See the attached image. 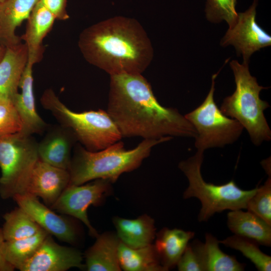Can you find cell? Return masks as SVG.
I'll use <instances>...</instances> for the list:
<instances>
[{
    "label": "cell",
    "instance_id": "32",
    "mask_svg": "<svg viewBox=\"0 0 271 271\" xmlns=\"http://www.w3.org/2000/svg\"><path fill=\"white\" fill-rule=\"evenodd\" d=\"M68 0H39L59 20H66L69 16L67 12Z\"/></svg>",
    "mask_w": 271,
    "mask_h": 271
},
{
    "label": "cell",
    "instance_id": "34",
    "mask_svg": "<svg viewBox=\"0 0 271 271\" xmlns=\"http://www.w3.org/2000/svg\"><path fill=\"white\" fill-rule=\"evenodd\" d=\"M6 51V48L0 46V61L2 60Z\"/></svg>",
    "mask_w": 271,
    "mask_h": 271
},
{
    "label": "cell",
    "instance_id": "31",
    "mask_svg": "<svg viewBox=\"0 0 271 271\" xmlns=\"http://www.w3.org/2000/svg\"><path fill=\"white\" fill-rule=\"evenodd\" d=\"M180 271H203L196 252L190 243H188L177 265Z\"/></svg>",
    "mask_w": 271,
    "mask_h": 271
},
{
    "label": "cell",
    "instance_id": "5",
    "mask_svg": "<svg viewBox=\"0 0 271 271\" xmlns=\"http://www.w3.org/2000/svg\"><path fill=\"white\" fill-rule=\"evenodd\" d=\"M41 104L74 136L77 142L89 151H97L120 141L122 135L107 111L102 109L73 111L62 103L51 89L41 98Z\"/></svg>",
    "mask_w": 271,
    "mask_h": 271
},
{
    "label": "cell",
    "instance_id": "20",
    "mask_svg": "<svg viewBox=\"0 0 271 271\" xmlns=\"http://www.w3.org/2000/svg\"><path fill=\"white\" fill-rule=\"evenodd\" d=\"M219 240L209 233L205 234V241L195 239L190 243L196 252L203 271H242L244 264L234 256L223 252Z\"/></svg>",
    "mask_w": 271,
    "mask_h": 271
},
{
    "label": "cell",
    "instance_id": "11",
    "mask_svg": "<svg viewBox=\"0 0 271 271\" xmlns=\"http://www.w3.org/2000/svg\"><path fill=\"white\" fill-rule=\"evenodd\" d=\"M81 252L57 243L49 234L21 271H65L72 267L85 268Z\"/></svg>",
    "mask_w": 271,
    "mask_h": 271
},
{
    "label": "cell",
    "instance_id": "7",
    "mask_svg": "<svg viewBox=\"0 0 271 271\" xmlns=\"http://www.w3.org/2000/svg\"><path fill=\"white\" fill-rule=\"evenodd\" d=\"M21 131L0 138V196L4 199L26 193L39 159L38 143Z\"/></svg>",
    "mask_w": 271,
    "mask_h": 271
},
{
    "label": "cell",
    "instance_id": "22",
    "mask_svg": "<svg viewBox=\"0 0 271 271\" xmlns=\"http://www.w3.org/2000/svg\"><path fill=\"white\" fill-rule=\"evenodd\" d=\"M195 233L181 229L164 228L156 234L154 245L166 271L174 267Z\"/></svg>",
    "mask_w": 271,
    "mask_h": 271
},
{
    "label": "cell",
    "instance_id": "6",
    "mask_svg": "<svg viewBox=\"0 0 271 271\" xmlns=\"http://www.w3.org/2000/svg\"><path fill=\"white\" fill-rule=\"evenodd\" d=\"M203 159L204 152L197 150L193 156L181 161L178 165L189 183L183 198L195 197L201 202L199 221H207L215 213L226 210L246 209L247 203L256 192L257 187L244 190L238 187L233 180L220 185L207 183L201 172Z\"/></svg>",
    "mask_w": 271,
    "mask_h": 271
},
{
    "label": "cell",
    "instance_id": "28",
    "mask_svg": "<svg viewBox=\"0 0 271 271\" xmlns=\"http://www.w3.org/2000/svg\"><path fill=\"white\" fill-rule=\"evenodd\" d=\"M246 209L271 225L270 176L263 185L257 187L256 192L248 200Z\"/></svg>",
    "mask_w": 271,
    "mask_h": 271
},
{
    "label": "cell",
    "instance_id": "19",
    "mask_svg": "<svg viewBox=\"0 0 271 271\" xmlns=\"http://www.w3.org/2000/svg\"><path fill=\"white\" fill-rule=\"evenodd\" d=\"M85 254V267L89 271H119L118 248L120 243L116 234L103 233Z\"/></svg>",
    "mask_w": 271,
    "mask_h": 271
},
{
    "label": "cell",
    "instance_id": "18",
    "mask_svg": "<svg viewBox=\"0 0 271 271\" xmlns=\"http://www.w3.org/2000/svg\"><path fill=\"white\" fill-rule=\"evenodd\" d=\"M39 0H5L0 3V46L7 48L21 42L16 30L27 20Z\"/></svg>",
    "mask_w": 271,
    "mask_h": 271
},
{
    "label": "cell",
    "instance_id": "9",
    "mask_svg": "<svg viewBox=\"0 0 271 271\" xmlns=\"http://www.w3.org/2000/svg\"><path fill=\"white\" fill-rule=\"evenodd\" d=\"M111 184L107 180L98 179L86 184L69 185L52 207L80 220L87 227L90 235L96 237L98 233L88 219L87 210L91 205H101L111 194Z\"/></svg>",
    "mask_w": 271,
    "mask_h": 271
},
{
    "label": "cell",
    "instance_id": "13",
    "mask_svg": "<svg viewBox=\"0 0 271 271\" xmlns=\"http://www.w3.org/2000/svg\"><path fill=\"white\" fill-rule=\"evenodd\" d=\"M69 182V171L39 159L32 170L26 193L40 197L46 204L52 206Z\"/></svg>",
    "mask_w": 271,
    "mask_h": 271
},
{
    "label": "cell",
    "instance_id": "3",
    "mask_svg": "<svg viewBox=\"0 0 271 271\" xmlns=\"http://www.w3.org/2000/svg\"><path fill=\"white\" fill-rule=\"evenodd\" d=\"M172 139H144L128 150L120 141L97 151H89L77 144L69 169V185H81L98 179L114 183L122 174L139 168L154 146Z\"/></svg>",
    "mask_w": 271,
    "mask_h": 271
},
{
    "label": "cell",
    "instance_id": "15",
    "mask_svg": "<svg viewBox=\"0 0 271 271\" xmlns=\"http://www.w3.org/2000/svg\"><path fill=\"white\" fill-rule=\"evenodd\" d=\"M32 68L27 63L20 82L21 92L12 100L22 123L21 132L29 135L40 133L47 126L36 109Z\"/></svg>",
    "mask_w": 271,
    "mask_h": 271
},
{
    "label": "cell",
    "instance_id": "29",
    "mask_svg": "<svg viewBox=\"0 0 271 271\" xmlns=\"http://www.w3.org/2000/svg\"><path fill=\"white\" fill-rule=\"evenodd\" d=\"M237 0H207L205 13L208 20L213 23L225 21L229 28L235 23L238 13L235 6Z\"/></svg>",
    "mask_w": 271,
    "mask_h": 271
},
{
    "label": "cell",
    "instance_id": "10",
    "mask_svg": "<svg viewBox=\"0 0 271 271\" xmlns=\"http://www.w3.org/2000/svg\"><path fill=\"white\" fill-rule=\"evenodd\" d=\"M257 0L248 10L238 13L234 25L229 28L221 41L222 46H234L237 54L242 56L243 63H248L250 56L255 51L271 45V37L256 21Z\"/></svg>",
    "mask_w": 271,
    "mask_h": 271
},
{
    "label": "cell",
    "instance_id": "14",
    "mask_svg": "<svg viewBox=\"0 0 271 271\" xmlns=\"http://www.w3.org/2000/svg\"><path fill=\"white\" fill-rule=\"evenodd\" d=\"M76 142L68 129L60 125L54 127L38 144L39 158L52 166L69 171L72 150Z\"/></svg>",
    "mask_w": 271,
    "mask_h": 271
},
{
    "label": "cell",
    "instance_id": "35",
    "mask_svg": "<svg viewBox=\"0 0 271 271\" xmlns=\"http://www.w3.org/2000/svg\"><path fill=\"white\" fill-rule=\"evenodd\" d=\"M5 1V0H0V3L3 2V1Z\"/></svg>",
    "mask_w": 271,
    "mask_h": 271
},
{
    "label": "cell",
    "instance_id": "8",
    "mask_svg": "<svg viewBox=\"0 0 271 271\" xmlns=\"http://www.w3.org/2000/svg\"><path fill=\"white\" fill-rule=\"evenodd\" d=\"M217 76V74L212 75L210 89L203 102L184 115L196 130L195 146L198 151L204 152L233 144L244 128L237 120L224 115L216 105L214 93Z\"/></svg>",
    "mask_w": 271,
    "mask_h": 271
},
{
    "label": "cell",
    "instance_id": "23",
    "mask_svg": "<svg viewBox=\"0 0 271 271\" xmlns=\"http://www.w3.org/2000/svg\"><path fill=\"white\" fill-rule=\"evenodd\" d=\"M227 226L235 235L250 239L259 245H271V225L250 211L231 210L227 214Z\"/></svg>",
    "mask_w": 271,
    "mask_h": 271
},
{
    "label": "cell",
    "instance_id": "16",
    "mask_svg": "<svg viewBox=\"0 0 271 271\" xmlns=\"http://www.w3.org/2000/svg\"><path fill=\"white\" fill-rule=\"evenodd\" d=\"M28 59V49L24 43L6 48L0 61V97L13 100L18 93Z\"/></svg>",
    "mask_w": 271,
    "mask_h": 271
},
{
    "label": "cell",
    "instance_id": "1",
    "mask_svg": "<svg viewBox=\"0 0 271 271\" xmlns=\"http://www.w3.org/2000/svg\"><path fill=\"white\" fill-rule=\"evenodd\" d=\"M110 76L107 111L122 137H196L192 124L176 108L162 105L141 74Z\"/></svg>",
    "mask_w": 271,
    "mask_h": 271
},
{
    "label": "cell",
    "instance_id": "12",
    "mask_svg": "<svg viewBox=\"0 0 271 271\" xmlns=\"http://www.w3.org/2000/svg\"><path fill=\"white\" fill-rule=\"evenodd\" d=\"M13 198L18 207L49 234L69 243H73L76 241L78 231L74 224L42 204L38 197L26 193L17 195Z\"/></svg>",
    "mask_w": 271,
    "mask_h": 271
},
{
    "label": "cell",
    "instance_id": "21",
    "mask_svg": "<svg viewBox=\"0 0 271 271\" xmlns=\"http://www.w3.org/2000/svg\"><path fill=\"white\" fill-rule=\"evenodd\" d=\"M113 222L120 241L131 248L149 245L155 239V221L147 214L133 219L114 217Z\"/></svg>",
    "mask_w": 271,
    "mask_h": 271
},
{
    "label": "cell",
    "instance_id": "30",
    "mask_svg": "<svg viewBox=\"0 0 271 271\" xmlns=\"http://www.w3.org/2000/svg\"><path fill=\"white\" fill-rule=\"evenodd\" d=\"M22 130V123L12 101L0 97V138Z\"/></svg>",
    "mask_w": 271,
    "mask_h": 271
},
{
    "label": "cell",
    "instance_id": "33",
    "mask_svg": "<svg viewBox=\"0 0 271 271\" xmlns=\"http://www.w3.org/2000/svg\"><path fill=\"white\" fill-rule=\"evenodd\" d=\"M4 242L2 229L0 228V271H13L15 269L6 261L3 255V247Z\"/></svg>",
    "mask_w": 271,
    "mask_h": 271
},
{
    "label": "cell",
    "instance_id": "2",
    "mask_svg": "<svg viewBox=\"0 0 271 271\" xmlns=\"http://www.w3.org/2000/svg\"><path fill=\"white\" fill-rule=\"evenodd\" d=\"M78 46L88 62L110 75L142 74L153 57L152 44L143 27L136 20L123 16L84 29Z\"/></svg>",
    "mask_w": 271,
    "mask_h": 271
},
{
    "label": "cell",
    "instance_id": "26",
    "mask_svg": "<svg viewBox=\"0 0 271 271\" xmlns=\"http://www.w3.org/2000/svg\"><path fill=\"white\" fill-rule=\"evenodd\" d=\"M2 228L5 241L31 236L42 228L22 209L18 207L6 213Z\"/></svg>",
    "mask_w": 271,
    "mask_h": 271
},
{
    "label": "cell",
    "instance_id": "27",
    "mask_svg": "<svg viewBox=\"0 0 271 271\" xmlns=\"http://www.w3.org/2000/svg\"><path fill=\"white\" fill-rule=\"evenodd\" d=\"M224 245L239 251L259 271L271 270V257L263 252L255 241L245 237L233 235L219 241Z\"/></svg>",
    "mask_w": 271,
    "mask_h": 271
},
{
    "label": "cell",
    "instance_id": "17",
    "mask_svg": "<svg viewBox=\"0 0 271 271\" xmlns=\"http://www.w3.org/2000/svg\"><path fill=\"white\" fill-rule=\"evenodd\" d=\"M55 20L38 1L27 19L26 32L21 37L28 49V64L33 66L42 58L43 40L51 31Z\"/></svg>",
    "mask_w": 271,
    "mask_h": 271
},
{
    "label": "cell",
    "instance_id": "4",
    "mask_svg": "<svg viewBox=\"0 0 271 271\" xmlns=\"http://www.w3.org/2000/svg\"><path fill=\"white\" fill-rule=\"evenodd\" d=\"M236 88L225 97L220 106L222 112L237 120L247 130L252 143L258 146L271 139V130L263 111L269 105L259 97L260 92L267 88L258 85L249 72L248 63L236 60L230 63Z\"/></svg>",
    "mask_w": 271,
    "mask_h": 271
},
{
    "label": "cell",
    "instance_id": "25",
    "mask_svg": "<svg viewBox=\"0 0 271 271\" xmlns=\"http://www.w3.org/2000/svg\"><path fill=\"white\" fill-rule=\"evenodd\" d=\"M49 234L42 229L30 237L17 240H5L3 253L5 259L14 269L19 270L35 253Z\"/></svg>",
    "mask_w": 271,
    "mask_h": 271
},
{
    "label": "cell",
    "instance_id": "24",
    "mask_svg": "<svg viewBox=\"0 0 271 271\" xmlns=\"http://www.w3.org/2000/svg\"><path fill=\"white\" fill-rule=\"evenodd\" d=\"M118 256L121 269L125 271H166L153 244L133 248L120 241Z\"/></svg>",
    "mask_w": 271,
    "mask_h": 271
}]
</instances>
